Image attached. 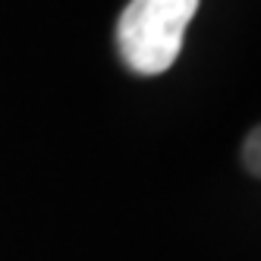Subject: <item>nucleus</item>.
<instances>
[{
  "mask_svg": "<svg viewBox=\"0 0 261 261\" xmlns=\"http://www.w3.org/2000/svg\"><path fill=\"white\" fill-rule=\"evenodd\" d=\"M258 148H261V136H258V129H252V136L246 139V148H242V161H246V170H249L252 176H258V173H261Z\"/></svg>",
  "mask_w": 261,
  "mask_h": 261,
  "instance_id": "nucleus-2",
  "label": "nucleus"
},
{
  "mask_svg": "<svg viewBox=\"0 0 261 261\" xmlns=\"http://www.w3.org/2000/svg\"><path fill=\"white\" fill-rule=\"evenodd\" d=\"M201 0H129L117 22V47L123 63L139 76L167 72L179 50Z\"/></svg>",
  "mask_w": 261,
  "mask_h": 261,
  "instance_id": "nucleus-1",
  "label": "nucleus"
}]
</instances>
